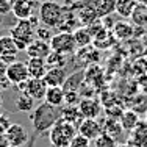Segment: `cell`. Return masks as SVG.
<instances>
[{
    "label": "cell",
    "instance_id": "6da1fadb",
    "mask_svg": "<svg viewBox=\"0 0 147 147\" xmlns=\"http://www.w3.org/2000/svg\"><path fill=\"white\" fill-rule=\"evenodd\" d=\"M38 27H39V17L33 14L30 19H17V24L9 28V36L14 39L19 50H25L28 44L36 39L34 31Z\"/></svg>",
    "mask_w": 147,
    "mask_h": 147
},
{
    "label": "cell",
    "instance_id": "7a4b0ae2",
    "mask_svg": "<svg viewBox=\"0 0 147 147\" xmlns=\"http://www.w3.org/2000/svg\"><path fill=\"white\" fill-rule=\"evenodd\" d=\"M61 117V110L57 107H52L47 102L41 103L36 110L31 111L30 119L31 124H33L34 130L39 133H45L52 128V125Z\"/></svg>",
    "mask_w": 147,
    "mask_h": 147
},
{
    "label": "cell",
    "instance_id": "3957f363",
    "mask_svg": "<svg viewBox=\"0 0 147 147\" xmlns=\"http://www.w3.org/2000/svg\"><path fill=\"white\" fill-rule=\"evenodd\" d=\"M77 135V127L71 122L59 117L49 130V139L53 147H69L74 136Z\"/></svg>",
    "mask_w": 147,
    "mask_h": 147
},
{
    "label": "cell",
    "instance_id": "277c9868",
    "mask_svg": "<svg viewBox=\"0 0 147 147\" xmlns=\"http://www.w3.org/2000/svg\"><path fill=\"white\" fill-rule=\"evenodd\" d=\"M38 11H39V22L45 27H50V28H57L59 25L64 14V6L58 2H52V0H45L39 6H38Z\"/></svg>",
    "mask_w": 147,
    "mask_h": 147
},
{
    "label": "cell",
    "instance_id": "5b68a950",
    "mask_svg": "<svg viewBox=\"0 0 147 147\" xmlns=\"http://www.w3.org/2000/svg\"><path fill=\"white\" fill-rule=\"evenodd\" d=\"M50 49L53 52H58V53L63 55H74L77 52V44L75 39H74L72 33H66V31H58L57 34H53L50 39Z\"/></svg>",
    "mask_w": 147,
    "mask_h": 147
},
{
    "label": "cell",
    "instance_id": "8992f818",
    "mask_svg": "<svg viewBox=\"0 0 147 147\" xmlns=\"http://www.w3.org/2000/svg\"><path fill=\"white\" fill-rule=\"evenodd\" d=\"M77 107L85 119H97L102 114V102L96 97H83Z\"/></svg>",
    "mask_w": 147,
    "mask_h": 147
},
{
    "label": "cell",
    "instance_id": "52a82bcc",
    "mask_svg": "<svg viewBox=\"0 0 147 147\" xmlns=\"http://www.w3.org/2000/svg\"><path fill=\"white\" fill-rule=\"evenodd\" d=\"M6 77L11 82V85H14V86L25 82V80H28L30 74H28V69H27V64L24 61H17V59L9 63L8 67H6Z\"/></svg>",
    "mask_w": 147,
    "mask_h": 147
},
{
    "label": "cell",
    "instance_id": "ba28073f",
    "mask_svg": "<svg viewBox=\"0 0 147 147\" xmlns=\"http://www.w3.org/2000/svg\"><path fill=\"white\" fill-rule=\"evenodd\" d=\"M5 139L11 147H22L28 141V133L25 127H22L20 124H11L9 128L5 131Z\"/></svg>",
    "mask_w": 147,
    "mask_h": 147
},
{
    "label": "cell",
    "instance_id": "9c48e42d",
    "mask_svg": "<svg viewBox=\"0 0 147 147\" xmlns=\"http://www.w3.org/2000/svg\"><path fill=\"white\" fill-rule=\"evenodd\" d=\"M47 88L49 86L45 85V82L42 78H28L25 83V88H24L22 94L30 96L33 100H44Z\"/></svg>",
    "mask_w": 147,
    "mask_h": 147
},
{
    "label": "cell",
    "instance_id": "30bf717a",
    "mask_svg": "<svg viewBox=\"0 0 147 147\" xmlns=\"http://www.w3.org/2000/svg\"><path fill=\"white\" fill-rule=\"evenodd\" d=\"M17 53H19V49L14 42L11 36H2L0 38V58L9 64V63L16 61Z\"/></svg>",
    "mask_w": 147,
    "mask_h": 147
},
{
    "label": "cell",
    "instance_id": "8fae6325",
    "mask_svg": "<svg viewBox=\"0 0 147 147\" xmlns=\"http://www.w3.org/2000/svg\"><path fill=\"white\" fill-rule=\"evenodd\" d=\"M77 133L83 135L89 141H94L102 133V124L97 119H83L82 124L77 127Z\"/></svg>",
    "mask_w": 147,
    "mask_h": 147
},
{
    "label": "cell",
    "instance_id": "7c38bea8",
    "mask_svg": "<svg viewBox=\"0 0 147 147\" xmlns=\"http://www.w3.org/2000/svg\"><path fill=\"white\" fill-rule=\"evenodd\" d=\"M38 2H28V0H14L11 2V13L17 19H30L34 13Z\"/></svg>",
    "mask_w": 147,
    "mask_h": 147
},
{
    "label": "cell",
    "instance_id": "4fadbf2b",
    "mask_svg": "<svg viewBox=\"0 0 147 147\" xmlns=\"http://www.w3.org/2000/svg\"><path fill=\"white\" fill-rule=\"evenodd\" d=\"M127 144L131 147H147V121L138 122V125L130 131Z\"/></svg>",
    "mask_w": 147,
    "mask_h": 147
},
{
    "label": "cell",
    "instance_id": "5bb4252c",
    "mask_svg": "<svg viewBox=\"0 0 147 147\" xmlns=\"http://www.w3.org/2000/svg\"><path fill=\"white\" fill-rule=\"evenodd\" d=\"M25 52H27V57H28V58L45 59L49 57V53L52 52V49H50V44L45 42V41L34 39L31 44H28V47L25 49Z\"/></svg>",
    "mask_w": 147,
    "mask_h": 147
},
{
    "label": "cell",
    "instance_id": "9a60e30c",
    "mask_svg": "<svg viewBox=\"0 0 147 147\" xmlns=\"http://www.w3.org/2000/svg\"><path fill=\"white\" fill-rule=\"evenodd\" d=\"M66 78H67V72L64 67H50L42 77L47 86H63Z\"/></svg>",
    "mask_w": 147,
    "mask_h": 147
},
{
    "label": "cell",
    "instance_id": "2e32d148",
    "mask_svg": "<svg viewBox=\"0 0 147 147\" xmlns=\"http://www.w3.org/2000/svg\"><path fill=\"white\" fill-rule=\"evenodd\" d=\"M111 33H113V36L116 39L125 41V39H130L133 34H135V27L130 22L119 20V22H114V25L111 27Z\"/></svg>",
    "mask_w": 147,
    "mask_h": 147
},
{
    "label": "cell",
    "instance_id": "e0dca14e",
    "mask_svg": "<svg viewBox=\"0 0 147 147\" xmlns=\"http://www.w3.org/2000/svg\"><path fill=\"white\" fill-rule=\"evenodd\" d=\"M44 102H47L52 107L61 108L64 105V89L61 86H49L44 97Z\"/></svg>",
    "mask_w": 147,
    "mask_h": 147
},
{
    "label": "cell",
    "instance_id": "ac0fdd59",
    "mask_svg": "<svg viewBox=\"0 0 147 147\" xmlns=\"http://www.w3.org/2000/svg\"><path fill=\"white\" fill-rule=\"evenodd\" d=\"M27 69H28L30 78H42L47 72V64H45V59L41 58H28V61L25 63Z\"/></svg>",
    "mask_w": 147,
    "mask_h": 147
},
{
    "label": "cell",
    "instance_id": "d6986e66",
    "mask_svg": "<svg viewBox=\"0 0 147 147\" xmlns=\"http://www.w3.org/2000/svg\"><path fill=\"white\" fill-rule=\"evenodd\" d=\"M92 6L99 19L111 16L116 11V0H92Z\"/></svg>",
    "mask_w": 147,
    "mask_h": 147
},
{
    "label": "cell",
    "instance_id": "ffe728a7",
    "mask_svg": "<svg viewBox=\"0 0 147 147\" xmlns=\"http://www.w3.org/2000/svg\"><path fill=\"white\" fill-rule=\"evenodd\" d=\"M61 117L64 119V121L74 124L75 127H78V125L82 124V121L85 119L82 116V113H80L77 105H64V108H61Z\"/></svg>",
    "mask_w": 147,
    "mask_h": 147
},
{
    "label": "cell",
    "instance_id": "44dd1931",
    "mask_svg": "<svg viewBox=\"0 0 147 147\" xmlns=\"http://www.w3.org/2000/svg\"><path fill=\"white\" fill-rule=\"evenodd\" d=\"M138 122H139V116H138V113L133 111V110H124L121 119H119V124H121L122 130L128 131V133L138 125Z\"/></svg>",
    "mask_w": 147,
    "mask_h": 147
},
{
    "label": "cell",
    "instance_id": "7402d4cb",
    "mask_svg": "<svg viewBox=\"0 0 147 147\" xmlns=\"http://www.w3.org/2000/svg\"><path fill=\"white\" fill-rule=\"evenodd\" d=\"M138 2L136 0H116V14L122 19H130L131 13L135 11Z\"/></svg>",
    "mask_w": 147,
    "mask_h": 147
},
{
    "label": "cell",
    "instance_id": "603a6c76",
    "mask_svg": "<svg viewBox=\"0 0 147 147\" xmlns=\"http://www.w3.org/2000/svg\"><path fill=\"white\" fill-rule=\"evenodd\" d=\"M74 39H75L77 49H83V47H88V45L92 44V36H91L88 27H78L75 31H74Z\"/></svg>",
    "mask_w": 147,
    "mask_h": 147
},
{
    "label": "cell",
    "instance_id": "cb8c5ba5",
    "mask_svg": "<svg viewBox=\"0 0 147 147\" xmlns=\"http://www.w3.org/2000/svg\"><path fill=\"white\" fill-rule=\"evenodd\" d=\"M85 82V72H75L72 75H67L64 85L61 86L64 91H78L80 85H83Z\"/></svg>",
    "mask_w": 147,
    "mask_h": 147
},
{
    "label": "cell",
    "instance_id": "d4e9b609",
    "mask_svg": "<svg viewBox=\"0 0 147 147\" xmlns=\"http://www.w3.org/2000/svg\"><path fill=\"white\" fill-rule=\"evenodd\" d=\"M102 131L107 133V135L113 136L114 139L117 138V136L122 135V127L121 124H119V121H116V119H111V117H107L105 119V122L102 124Z\"/></svg>",
    "mask_w": 147,
    "mask_h": 147
},
{
    "label": "cell",
    "instance_id": "484cf974",
    "mask_svg": "<svg viewBox=\"0 0 147 147\" xmlns=\"http://www.w3.org/2000/svg\"><path fill=\"white\" fill-rule=\"evenodd\" d=\"M34 102H36V100H33L30 96H27V94H19V97L16 99V108L20 113L28 114L34 110Z\"/></svg>",
    "mask_w": 147,
    "mask_h": 147
},
{
    "label": "cell",
    "instance_id": "4316f807",
    "mask_svg": "<svg viewBox=\"0 0 147 147\" xmlns=\"http://www.w3.org/2000/svg\"><path fill=\"white\" fill-rule=\"evenodd\" d=\"M45 64H47V69L50 67H64L67 64V55L58 53V52L52 50L49 53V57L45 58Z\"/></svg>",
    "mask_w": 147,
    "mask_h": 147
},
{
    "label": "cell",
    "instance_id": "83f0119b",
    "mask_svg": "<svg viewBox=\"0 0 147 147\" xmlns=\"http://www.w3.org/2000/svg\"><path fill=\"white\" fill-rule=\"evenodd\" d=\"M131 22L135 24V25H147V6L146 5H141V3H138L135 8V11L131 13L130 16Z\"/></svg>",
    "mask_w": 147,
    "mask_h": 147
},
{
    "label": "cell",
    "instance_id": "f1b7e54d",
    "mask_svg": "<svg viewBox=\"0 0 147 147\" xmlns=\"http://www.w3.org/2000/svg\"><path fill=\"white\" fill-rule=\"evenodd\" d=\"M116 144H117L116 139L103 131L94 139V147H116Z\"/></svg>",
    "mask_w": 147,
    "mask_h": 147
},
{
    "label": "cell",
    "instance_id": "f546056e",
    "mask_svg": "<svg viewBox=\"0 0 147 147\" xmlns=\"http://www.w3.org/2000/svg\"><path fill=\"white\" fill-rule=\"evenodd\" d=\"M36 34V39H41V41H45V42H50L52 36H53V31H52L50 27H45V25H39L34 31Z\"/></svg>",
    "mask_w": 147,
    "mask_h": 147
},
{
    "label": "cell",
    "instance_id": "4dcf8cb0",
    "mask_svg": "<svg viewBox=\"0 0 147 147\" xmlns=\"http://www.w3.org/2000/svg\"><path fill=\"white\" fill-rule=\"evenodd\" d=\"M82 100L78 91H64V105H78Z\"/></svg>",
    "mask_w": 147,
    "mask_h": 147
},
{
    "label": "cell",
    "instance_id": "1f68e13d",
    "mask_svg": "<svg viewBox=\"0 0 147 147\" xmlns=\"http://www.w3.org/2000/svg\"><path fill=\"white\" fill-rule=\"evenodd\" d=\"M122 113H124V108L117 107V105H113V107H105V114H107V117H111V119L119 121L121 116H122Z\"/></svg>",
    "mask_w": 147,
    "mask_h": 147
},
{
    "label": "cell",
    "instance_id": "d6a6232c",
    "mask_svg": "<svg viewBox=\"0 0 147 147\" xmlns=\"http://www.w3.org/2000/svg\"><path fill=\"white\" fill-rule=\"evenodd\" d=\"M69 147H91V141H89L88 138H85L83 135L77 133V135L74 136V139L71 141Z\"/></svg>",
    "mask_w": 147,
    "mask_h": 147
},
{
    "label": "cell",
    "instance_id": "836d02e7",
    "mask_svg": "<svg viewBox=\"0 0 147 147\" xmlns=\"http://www.w3.org/2000/svg\"><path fill=\"white\" fill-rule=\"evenodd\" d=\"M11 124H13V122L9 121L5 114H0V133H2V135H5V131L9 128V125H11Z\"/></svg>",
    "mask_w": 147,
    "mask_h": 147
},
{
    "label": "cell",
    "instance_id": "e575fe53",
    "mask_svg": "<svg viewBox=\"0 0 147 147\" xmlns=\"http://www.w3.org/2000/svg\"><path fill=\"white\" fill-rule=\"evenodd\" d=\"M11 13V2L9 0H0V16H6Z\"/></svg>",
    "mask_w": 147,
    "mask_h": 147
},
{
    "label": "cell",
    "instance_id": "d590c367",
    "mask_svg": "<svg viewBox=\"0 0 147 147\" xmlns=\"http://www.w3.org/2000/svg\"><path fill=\"white\" fill-rule=\"evenodd\" d=\"M9 86H11V82H9L8 80V77H2V78H0V89H8Z\"/></svg>",
    "mask_w": 147,
    "mask_h": 147
},
{
    "label": "cell",
    "instance_id": "8d00e7d4",
    "mask_svg": "<svg viewBox=\"0 0 147 147\" xmlns=\"http://www.w3.org/2000/svg\"><path fill=\"white\" fill-rule=\"evenodd\" d=\"M6 67H8V64H6V63L0 58V78L6 75Z\"/></svg>",
    "mask_w": 147,
    "mask_h": 147
},
{
    "label": "cell",
    "instance_id": "74e56055",
    "mask_svg": "<svg viewBox=\"0 0 147 147\" xmlns=\"http://www.w3.org/2000/svg\"><path fill=\"white\" fill-rule=\"evenodd\" d=\"M116 147H131V146L127 144V142H121V144H116Z\"/></svg>",
    "mask_w": 147,
    "mask_h": 147
},
{
    "label": "cell",
    "instance_id": "f35d334b",
    "mask_svg": "<svg viewBox=\"0 0 147 147\" xmlns=\"http://www.w3.org/2000/svg\"><path fill=\"white\" fill-rule=\"evenodd\" d=\"M142 57H144V58L147 59V45L144 47V52H142Z\"/></svg>",
    "mask_w": 147,
    "mask_h": 147
},
{
    "label": "cell",
    "instance_id": "ab89813d",
    "mask_svg": "<svg viewBox=\"0 0 147 147\" xmlns=\"http://www.w3.org/2000/svg\"><path fill=\"white\" fill-rule=\"evenodd\" d=\"M0 108H2V94H0Z\"/></svg>",
    "mask_w": 147,
    "mask_h": 147
},
{
    "label": "cell",
    "instance_id": "60d3db41",
    "mask_svg": "<svg viewBox=\"0 0 147 147\" xmlns=\"http://www.w3.org/2000/svg\"><path fill=\"white\" fill-rule=\"evenodd\" d=\"M28 2H38V0H28Z\"/></svg>",
    "mask_w": 147,
    "mask_h": 147
},
{
    "label": "cell",
    "instance_id": "b9f144b4",
    "mask_svg": "<svg viewBox=\"0 0 147 147\" xmlns=\"http://www.w3.org/2000/svg\"><path fill=\"white\" fill-rule=\"evenodd\" d=\"M146 121H147V111H146Z\"/></svg>",
    "mask_w": 147,
    "mask_h": 147
},
{
    "label": "cell",
    "instance_id": "7bdbcfd3",
    "mask_svg": "<svg viewBox=\"0 0 147 147\" xmlns=\"http://www.w3.org/2000/svg\"><path fill=\"white\" fill-rule=\"evenodd\" d=\"M9 2H14V0H9Z\"/></svg>",
    "mask_w": 147,
    "mask_h": 147
},
{
    "label": "cell",
    "instance_id": "ee69618b",
    "mask_svg": "<svg viewBox=\"0 0 147 147\" xmlns=\"http://www.w3.org/2000/svg\"><path fill=\"white\" fill-rule=\"evenodd\" d=\"M0 38H2V34H0Z\"/></svg>",
    "mask_w": 147,
    "mask_h": 147
}]
</instances>
